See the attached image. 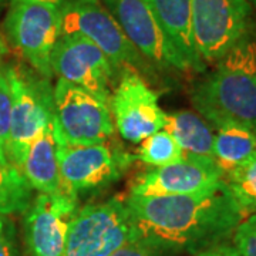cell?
<instances>
[{
    "instance_id": "24",
    "label": "cell",
    "mask_w": 256,
    "mask_h": 256,
    "mask_svg": "<svg viewBox=\"0 0 256 256\" xmlns=\"http://www.w3.org/2000/svg\"><path fill=\"white\" fill-rule=\"evenodd\" d=\"M0 256H18L16 226L4 214H0Z\"/></svg>"
},
{
    "instance_id": "20",
    "label": "cell",
    "mask_w": 256,
    "mask_h": 256,
    "mask_svg": "<svg viewBox=\"0 0 256 256\" xmlns=\"http://www.w3.org/2000/svg\"><path fill=\"white\" fill-rule=\"evenodd\" d=\"M33 190L14 165L0 162V214L13 215L28 210Z\"/></svg>"
},
{
    "instance_id": "13",
    "label": "cell",
    "mask_w": 256,
    "mask_h": 256,
    "mask_svg": "<svg viewBox=\"0 0 256 256\" xmlns=\"http://www.w3.org/2000/svg\"><path fill=\"white\" fill-rule=\"evenodd\" d=\"M224 171L214 158L182 156L164 166H152L136 176L130 195L178 196L215 191L224 185Z\"/></svg>"
},
{
    "instance_id": "18",
    "label": "cell",
    "mask_w": 256,
    "mask_h": 256,
    "mask_svg": "<svg viewBox=\"0 0 256 256\" xmlns=\"http://www.w3.org/2000/svg\"><path fill=\"white\" fill-rule=\"evenodd\" d=\"M164 128L174 137L184 156L214 158V132L200 114L188 110L166 114Z\"/></svg>"
},
{
    "instance_id": "29",
    "label": "cell",
    "mask_w": 256,
    "mask_h": 256,
    "mask_svg": "<svg viewBox=\"0 0 256 256\" xmlns=\"http://www.w3.org/2000/svg\"><path fill=\"white\" fill-rule=\"evenodd\" d=\"M248 3H249L254 9H256V0H248Z\"/></svg>"
},
{
    "instance_id": "12",
    "label": "cell",
    "mask_w": 256,
    "mask_h": 256,
    "mask_svg": "<svg viewBox=\"0 0 256 256\" xmlns=\"http://www.w3.org/2000/svg\"><path fill=\"white\" fill-rule=\"evenodd\" d=\"M110 110L120 136L131 142H141L165 127L166 112L158 104V94L132 67L120 70L118 82L111 94Z\"/></svg>"
},
{
    "instance_id": "25",
    "label": "cell",
    "mask_w": 256,
    "mask_h": 256,
    "mask_svg": "<svg viewBox=\"0 0 256 256\" xmlns=\"http://www.w3.org/2000/svg\"><path fill=\"white\" fill-rule=\"evenodd\" d=\"M111 256H166V254L156 248L148 246L140 240H130Z\"/></svg>"
},
{
    "instance_id": "26",
    "label": "cell",
    "mask_w": 256,
    "mask_h": 256,
    "mask_svg": "<svg viewBox=\"0 0 256 256\" xmlns=\"http://www.w3.org/2000/svg\"><path fill=\"white\" fill-rule=\"evenodd\" d=\"M195 256H239L238 250L235 249L234 244H222L215 248H210L208 250H204L201 254H196Z\"/></svg>"
},
{
    "instance_id": "9",
    "label": "cell",
    "mask_w": 256,
    "mask_h": 256,
    "mask_svg": "<svg viewBox=\"0 0 256 256\" xmlns=\"http://www.w3.org/2000/svg\"><path fill=\"white\" fill-rule=\"evenodd\" d=\"M56 131L68 144H100L114 136L110 106L92 94L57 78L53 88Z\"/></svg>"
},
{
    "instance_id": "10",
    "label": "cell",
    "mask_w": 256,
    "mask_h": 256,
    "mask_svg": "<svg viewBox=\"0 0 256 256\" xmlns=\"http://www.w3.org/2000/svg\"><path fill=\"white\" fill-rule=\"evenodd\" d=\"M52 72L110 106L114 80L120 74L110 58L86 37L64 34L52 54Z\"/></svg>"
},
{
    "instance_id": "22",
    "label": "cell",
    "mask_w": 256,
    "mask_h": 256,
    "mask_svg": "<svg viewBox=\"0 0 256 256\" xmlns=\"http://www.w3.org/2000/svg\"><path fill=\"white\" fill-rule=\"evenodd\" d=\"M12 122V90L4 62L0 63V162L13 165L9 161V137Z\"/></svg>"
},
{
    "instance_id": "8",
    "label": "cell",
    "mask_w": 256,
    "mask_h": 256,
    "mask_svg": "<svg viewBox=\"0 0 256 256\" xmlns=\"http://www.w3.org/2000/svg\"><path fill=\"white\" fill-rule=\"evenodd\" d=\"M54 134L62 192L70 196L78 198L80 194L108 186L118 180L132 161V156L106 142L68 144L56 128Z\"/></svg>"
},
{
    "instance_id": "3",
    "label": "cell",
    "mask_w": 256,
    "mask_h": 256,
    "mask_svg": "<svg viewBox=\"0 0 256 256\" xmlns=\"http://www.w3.org/2000/svg\"><path fill=\"white\" fill-rule=\"evenodd\" d=\"M12 90L9 161L20 171L30 144L53 121L54 101L50 80L22 62L4 63Z\"/></svg>"
},
{
    "instance_id": "1",
    "label": "cell",
    "mask_w": 256,
    "mask_h": 256,
    "mask_svg": "<svg viewBox=\"0 0 256 256\" xmlns=\"http://www.w3.org/2000/svg\"><path fill=\"white\" fill-rule=\"evenodd\" d=\"M126 204L132 240L165 254L196 255L228 244L244 220L225 185L196 195H128Z\"/></svg>"
},
{
    "instance_id": "11",
    "label": "cell",
    "mask_w": 256,
    "mask_h": 256,
    "mask_svg": "<svg viewBox=\"0 0 256 256\" xmlns=\"http://www.w3.org/2000/svg\"><path fill=\"white\" fill-rule=\"evenodd\" d=\"M117 20L124 34L152 67L192 72L165 30L156 20L146 0H100Z\"/></svg>"
},
{
    "instance_id": "16",
    "label": "cell",
    "mask_w": 256,
    "mask_h": 256,
    "mask_svg": "<svg viewBox=\"0 0 256 256\" xmlns=\"http://www.w3.org/2000/svg\"><path fill=\"white\" fill-rule=\"evenodd\" d=\"M146 3L154 12L166 36L191 66L192 72H205L206 66L201 62L192 38V0H146Z\"/></svg>"
},
{
    "instance_id": "28",
    "label": "cell",
    "mask_w": 256,
    "mask_h": 256,
    "mask_svg": "<svg viewBox=\"0 0 256 256\" xmlns=\"http://www.w3.org/2000/svg\"><path fill=\"white\" fill-rule=\"evenodd\" d=\"M8 54H9V46H8V43H6L3 34L0 33V63L4 62V58H6Z\"/></svg>"
},
{
    "instance_id": "5",
    "label": "cell",
    "mask_w": 256,
    "mask_h": 256,
    "mask_svg": "<svg viewBox=\"0 0 256 256\" xmlns=\"http://www.w3.org/2000/svg\"><path fill=\"white\" fill-rule=\"evenodd\" d=\"M252 13L248 0H192V38L202 63H218L252 33Z\"/></svg>"
},
{
    "instance_id": "6",
    "label": "cell",
    "mask_w": 256,
    "mask_h": 256,
    "mask_svg": "<svg viewBox=\"0 0 256 256\" xmlns=\"http://www.w3.org/2000/svg\"><path fill=\"white\" fill-rule=\"evenodd\" d=\"M62 36L78 34L90 40L117 68L132 67L140 73L152 66L140 54L117 20L100 0H67L60 6Z\"/></svg>"
},
{
    "instance_id": "14",
    "label": "cell",
    "mask_w": 256,
    "mask_h": 256,
    "mask_svg": "<svg viewBox=\"0 0 256 256\" xmlns=\"http://www.w3.org/2000/svg\"><path fill=\"white\" fill-rule=\"evenodd\" d=\"M78 210V198L63 192L33 198L23 212L28 256H63L68 226Z\"/></svg>"
},
{
    "instance_id": "15",
    "label": "cell",
    "mask_w": 256,
    "mask_h": 256,
    "mask_svg": "<svg viewBox=\"0 0 256 256\" xmlns=\"http://www.w3.org/2000/svg\"><path fill=\"white\" fill-rule=\"evenodd\" d=\"M20 172L33 191L40 194L62 192L53 121L30 144L20 165Z\"/></svg>"
},
{
    "instance_id": "23",
    "label": "cell",
    "mask_w": 256,
    "mask_h": 256,
    "mask_svg": "<svg viewBox=\"0 0 256 256\" xmlns=\"http://www.w3.org/2000/svg\"><path fill=\"white\" fill-rule=\"evenodd\" d=\"M232 240L239 256H256V212L239 222Z\"/></svg>"
},
{
    "instance_id": "4",
    "label": "cell",
    "mask_w": 256,
    "mask_h": 256,
    "mask_svg": "<svg viewBox=\"0 0 256 256\" xmlns=\"http://www.w3.org/2000/svg\"><path fill=\"white\" fill-rule=\"evenodd\" d=\"M3 37L37 74L52 78V54L62 37L60 6L13 2L3 20Z\"/></svg>"
},
{
    "instance_id": "17",
    "label": "cell",
    "mask_w": 256,
    "mask_h": 256,
    "mask_svg": "<svg viewBox=\"0 0 256 256\" xmlns=\"http://www.w3.org/2000/svg\"><path fill=\"white\" fill-rule=\"evenodd\" d=\"M215 128L214 160L224 174L245 162L256 152V128L236 121H222Z\"/></svg>"
},
{
    "instance_id": "21",
    "label": "cell",
    "mask_w": 256,
    "mask_h": 256,
    "mask_svg": "<svg viewBox=\"0 0 256 256\" xmlns=\"http://www.w3.org/2000/svg\"><path fill=\"white\" fill-rule=\"evenodd\" d=\"M182 156V150L165 128L144 138L138 150V158L151 166L172 164L181 160Z\"/></svg>"
},
{
    "instance_id": "19",
    "label": "cell",
    "mask_w": 256,
    "mask_h": 256,
    "mask_svg": "<svg viewBox=\"0 0 256 256\" xmlns=\"http://www.w3.org/2000/svg\"><path fill=\"white\" fill-rule=\"evenodd\" d=\"M224 185L242 218L256 212V152L224 175Z\"/></svg>"
},
{
    "instance_id": "2",
    "label": "cell",
    "mask_w": 256,
    "mask_h": 256,
    "mask_svg": "<svg viewBox=\"0 0 256 256\" xmlns=\"http://www.w3.org/2000/svg\"><path fill=\"white\" fill-rule=\"evenodd\" d=\"M191 100L212 127L222 121H236L256 128V38L252 33L195 84Z\"/></svg>"
},
{
    "instance_id": "7",
    "label": "cell",
    "mask_w": 256,
    "mask_h": 256,
    "mask_svg": "<svg viewBox=\"0 0 256 256\" xmlns=\"http://www.w3.org/2000/svg\"><path fill=\"white\" fill-rule=\"evenodd\" d=\"M132 240L126 200L112 196L77 210L72 220L63 256H111Z\"/></svg>"
},
{
    "instance_id": "27",
    "label": "cell",
    "mask_w": 256,
    "mask_h": 256,
    "mask_svg": "<svg viewBox=\"0 0 256 256\" xmlns=\"http://www.w3.org/2000/svg\"><path fill=\"white\" fill-rule=\"evenodd\" d=\"M0 2H8V3H13V2H36V3H48V4H54V6H62L67 0H0Z\"/></svg>"
}]
</instances>
